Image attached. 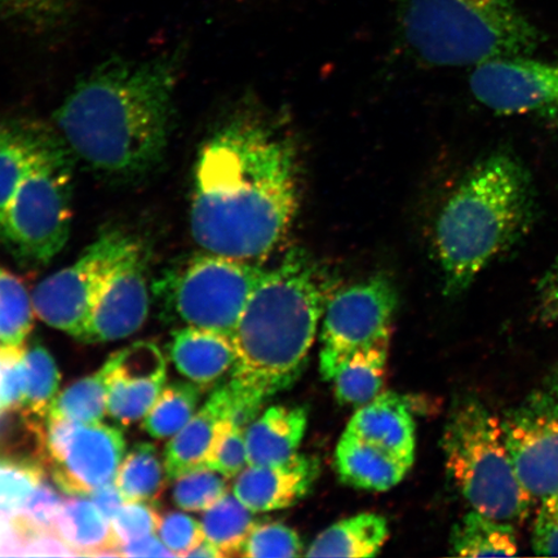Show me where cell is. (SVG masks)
Wrapping results in <instances>:
<instances>
[{
  "label": "cell",
  "instance_id": "6da1fadb",
  "mask_svg": "<svg viewBox=\"0 0 558 558\" xmlns=\"http://www.w3.org/2000/svg\"><path fill=\"white\" fill-rule=\"evenodd\" d=\"M294 146L236 120L207 140L195 166L191 232L207 253L254 262L274 253L299 207Z\"/></svg>",
  "mask_w": 558,
  "mask_h": 558
},
{
  "label": "cell",
  "instance_id": "7a4b0ae2",
  "mask_svg": "<svg viewBox=\"0 0 558 558\" xmlns=\"http://www.w3.org/2000/svg\"><path fill=\"white\" fill-rule=\"evenodd\" d=\"M177 93L173 60H111L76 85L54 113L73 158L105 177L150 172L169 145Z\"/></svg>",
  "mask_w": 558,
  "mask_h": 558
},
{
  "label": "cell",
  "instance_id": "3957f363",
  "mask_svg": "<svg viewBox=\"0 0 558 558\" xmlns=\"http://www.w3.org/2000/svg\"><path fill=\"white\" fill-rule=\"evenodd\" d=\"M330 281L303 250L265 270L233 337L235 364L228 386L232 421L247 428L265 401L303 374L330 299Z\"/></svg>",
  "mask_w": 558,
  "mask_h": 558
},
{
  "label": "cell",
  "instance_id": "277c9868",
  "mask_svg": "<svg viewBox=\"0 0 558 558\" xmlns=\"http://www.w3.org/2000/svg\"><path fill=\"white\" fill-rule=\"evenodd\" d=\"M532 174L507 150L480 160L460 181L436 222V253L444 292L459 296L533 228Z\"/></svg>",
  "mask_w": 558,
  "mask_h": 558
},
{
  "label": "cell",
  "instance_id": "5b68a950",
  "mask_svg": "<svg viewBox=\"0 0 558 558\" xmlns=\"http://www.w3.org/2000/svg\"><path fill=\"white\" fill-rule=\"evenodd\" d=\"M404 44L424 64L477 66L530 56L538 29L514 0H395Z\"/></svg>",
  "mask_w": 558,
  "mask_h": 558
},
{
  "label": "cell",
  "instance_id": "8992f818",
  "mask_svg": "<svg viewBox=\"0 0 558 558\" xmlns=\"http://www.w3.org/2000/svg\"><path fill=\"white\" fill-rule=\"evenodd\" d=\"M441 446L446 470L474 511L512 525L529 518L535 499L513 469L500 417L483 401L465 397L456 404Z\"/></svg>",
  "mask_w": 558,
  "mask_h": 558
},
{
  "label": "cell",
  "instance_id": "52a82bcc",
  "mask_svg": "<svg viewBox=\"0 0 558 558\" xmlns=\"http://www.w3.org/2000/svg\"><path fill=\"white\" fill-rule=\"evenodd\" d=\"M73 156L56 132L41 129L37 149L5 214L0 240L26 265H46L69 240L73 220Z\"/></svg>",
  "mask_w": 558,
  "mask_h": 558
},
{
  "label": "cell",
  "instance_id": "ba28073f",
  "mask_svg": "<svg viewBox=\"0 0 558 558\" xmlns=\"http://www.w3.org/2000/svg\"><path fill=\"white\" fill-rule=\"evenodd\" d=\"M265 274L254 262L202 253L172 263L153 279L160 319L233 339L244 308Z\"/></svg>",
  "mask_w": 558,
  "mask_h": 558
},
{
  "label": "cell",
  "instance_id": "9c48e42d",
  "mask_svg": "<svg viewBox=\"0 0 558 558\" xmlns=\"http://www.w3.org/2000/svg\"><path fill=\"white\" fill-rule=\"evenodd\" d=\"M137 243L124 230H104L78 259L35 288L32 296L35 316L53 329L80 339L105 286Z\"/></svg>",
  "mask_w": 558,
  "mask_h": 558
},
{
  "label": "cell",
  "instance_id": "30bf717a",
  "mask_svg": "<svg viewBox=\"0 0 558 558\" xmlns=\"http://www.w3.org/2000/svg\"><path fill=\"white\" fill-rule=\"evenodd\" d=\"M399 306L395 284L384 275L349 286L329 299L320 333L319 372L333 380L355 352L392 335Z\"/></svg>",
  "mask_w": 558,
  "mask_h": 558
},
{
  "label": "cell",
  "instance_id": "8fae6325",
  "mask_svg": "<svg viewBox=\"0 0 558 558\" xmlns=\"http://www.w3.org/2000/svg\"><path fill=\"white\" fill-rule=\"evenodd\" d=\"M125 452L122 430L100 423L82 424L47 417L45 465L66 495L89 497L113 483Z\"/></svg>",
  "mask_w": 558,
  "mask_h": 558
},
{
  "label": "cell",
  "instance_id": "7c38bea8",
  "mask_svg": "<svg viewBox=\"0 0 558 558\" xmlns=\"http://www.w3.org/2000/svg\"><path fill=\"white\" fill-rule=\"evenodd\" d=\"M501 432L526 492L534 499L558 494V393L553 389L529 395L500 417Z\"/></svg>",
  "mask_w": 558,
  "mask_h": 558
},
{
  "label": "cell",
  "instance_id": "4fadbf2b",
  "mask_svg": "<svg viewBox=\"0 0 558 558\" xmlns=\"http://www.w3.org/2000/svg\"><path fill=\"white\" fill-rule=\"evenodd\" d=\"M470 87L494 113L558 114V59L500 58L473 68Z\"/></svg>",
  "mask_w": 558,
  "mask_h": 558
},
{
  "label": "cell",
  "instance_id": "5bb4252c",
  "mask_svg": "<svg viewBox=\"0 0 558 558\" xmlns=\"http://www.w3.org/2000/svg\"><path fill=\"white\" fill-rule=\"evenodd\" d=\"M150 256L138 241L97 300L80 341L110 343L130 338L145 324L153 298Z\"/></svg>",
  "mask_w": 558,
  "mask_h": 558
},
{
  "label": "cell",
  "instance_id": "9a60e30c",
  "mask_svg": "<svg viewBox=\"0 0 558 558\" xmlns=\"http://www.w3.org/2000/svg\"><path fill=\"white\" fill-rule=\"evenodd\" d=\"M167 361L151 341H137L114 353L109 376L108 414L122 425L143 421L166 386Z\"/></svg>",
  "mask_w": 558,
  "mask_h": 558
},
{
  "label": "cell",
  "instance_id": "2e32d148",
  "mask_svg": "<svg viewBox=\"0 0 558 558\" xmlns=\"http://www.w3.org/2000/svg\"><path fill=\"white\" fill-rule=\"evenodd\" d=\"M318 474L317 459L296 453L279 464L247 465L236 477L233 494L254 514L281 511L302 500Z\"/></svg>",
  "mask_w": 558,
  "mask_h": 558
},
{
  "label": "cell",
  "instance_id": "e0dca14e",
  "mask_svg": "<svg viewBox=\"0 0 558 558\" xmlns=\"http://www.w3.org/2000/svg\"><path fill=\"white\" fill-rule=\"evenodd\" d=\"M362 441L376 446L401 462L413 466L415 424L408 404L393 392H381L362 404L345 429Z\"/></svg>",
  "mask_w": 558,
  "mask_h": 558
},
{
  "label": "cell",
  "instance_id": "ac0fdd59",
  "mask_svg": "<svg viewBox=\"0 0 558 558\" xmlns=\"http://www.w3.org/2000/svg\"><path fill=\"white\" fill-rule=\"evenodd\" d=\"M233 404L228 384L216 388L185 427L171 437L163 453L169 480L174 481L183 474L205 469L216 430L225 418L232 415Z\"/></svg>",
  "mask_w": 558,
  "mask_h": 558
},
{
  "label": "cell",
  "instance_id": "d6986e66",
  "mask_svg": "<svg viewBox=\"0 0 558 558\" xmlns=\"http://www.w3.org/2000/svg\"><path fill=\"white\" fill-rule=\"evenodd\" d=\"M169 351L178 372L205 390L232 372L235 364L233 340L198 327L174 330Z\"/></svg>",
  "mask_w": 558,
  "mask_h": 558
},
{
  "label": "cell",
  "instance_id": "ffe728a7",
  "mask_svg": "<svg viewBox=\"0 0 558 558\" xmlns=\"http://www.w3.org/2000/svg\"><path fill=\"white\" fill-rule=\"evenodd\" d=\"M308 413L304 408L271 407L246 428L248 465H271L296 456Z\"/></svg>",
  "mask_w": 558,
  "mask_h": 558
},
{
  "label": "cell",
  "instance_id": "44dd1931",
  "mask_svg": "<svg viewBox=\"0 0 558 558\" xmlns=\"http://www.w3.org/2000/svg\"><path fill=\"white\" fill-rule=\"evenodd\" d=\"M335 469L341 483L360 490L381 493L399 485L411 466L344 432L335 456Z\"/></svg>",
  "mask_w": 558,
  "mask_h": 558
},
{
  "label": "cell",
  "instance_id": "7402d4cb",
  "mask_svg": "<svg viewBox=\"0 0 558 558\" xmlns=\"http://www.w3.org/2000/svg\"><path fill=\"white\" fill-rule=\"evenodd\" d=\"M54 532L76 556L120 557L110 521L88 497L69 495L65 498Z\"/></svg>",
  "mask_w": 558,
  "mask_h": 558
},
{
  "label": "cell",
  "instance_id": "603a6c76",
  "mask_svg": "<svg viewBox=\"0 0 558 558\" xmlns=\"http://www.w3.org/2000/svg\"><path fill=\"white\" fill-rule=\"evenodd\" d=\"M389 538L388 522L378 513H360L324 530L306 557H374Z\"/></svg>",
  "mask_w": 558,
  "mask_h": 558
},
{
  "label": "cell",
  "instance_id": "cb8c5ba5",
  "mask_svg": "<svg viewBox=\"0 0 558 558\" xmlns=\"http://www.w3.org/2000/svg\"><path fill=\"white\" fill-rule=\"evenodd\" d=\"M389 337L355 352L335 376V397L343 407L361 408L383 392L386 384Z\"/></svg>",
  "mask_w": 558,
  "mask_h": 558
},
{
  "label": "cell",
  "instance_id": "d4e9b609",
  "mask_svg": "<svg viewBox=\"0 0 558 558\" xmlns=\"http://www.w3.org/2000/svg\"><path fill=\"white\" fill-rule=\"evenodd\" d=\"M450 547L451 554L460 557L515 556L519 539L512 523L472 509L453 526Z\"/></svg>",
  "mask_w": 558,
  "mask_h": 558
},
{
  "label": "cell",
  "instance_id": "484cf974",
  "mask_svg": "<svg viewBox=\"0 0 558 558\" xmlns=\"http://www.w3.org/2000/svg\"><path fill=\"white\" fill-rule=\"evenodd\" d=\"M41 128L0 121V228L39 142Z\"/></svg>",
  "mask_w": 558,
  "mask_h": 558
},
{
  "label": "cell",
  "instance_id": "4316f807",
  "mask_svg": "<svg viewBox=\"0 0 558 558\" xmlns=\"http://www.w3.org/2000/svg\"><path fill=\"white\" fill-rule=\"evenodd\" d=\"M167 472L156 445L140 442L122 460L114 483L125 501H156L166 488Z\"/></svg>",
  "mask_w": 558,
  "mask_h": 558
},
{
  "label": "cell",
  "instance_id": "83f0119b",
  "mask_svg": "<svg viewBox=\"0 0 558 558\" xmlns=\"http://www.w3.org/2000/svg\"><path fill=\"white\" fill-rule=\"evenodd\" d=\"M114 366V354L95 374L86 376L56 397L47 417L94 424L108 414L109 376Z\"/></svg>",
  "mask_w": 558,
  "mask_h": 558
},
{
  "label": "cell",
  "instance_id": "f1b7e54d",
  "mask_svg": "<svg viewBox=\"0 0 558 558\" xmlns=\"http://www.w3.org/2000/svg\"><path fill=\"white\" fill-rule=\"evenodd\" d=\"M204 392V388L192 381L167 384L148 414L143 417L142 428L156 439L178 435L197 413Z\"/></svg>",
  "mask_w": 558,
  "mask_h": 558
},
{
  "label": "cell",
  "instance_id": "f546056e",
  "mask_svg": "<svg viewBox=\"0 0 558 558\" xmlns=\"http://www.w3.org/2000/svg\"><path fill=\"white\" fill-rule=\"evenodd\" d=\"M253 514L234 494L228 493L205 511L201 521L205 539L214 544L225 557L241 555L244 542L255 525Z\"/></svg>",
  "mask_w": 558,
  "mask_h": 558
},
{
  "label": "cell",
  "instance_id": "4dcf8cb0",
  "mask_svg": "<svg viewBox=\"0 0 558 558\" xmlns=\"http://www.w3.org/2000/svg\"><path fill=\"white\" fill-rule=\"evenodd\" d=\"M34 314L33 299L24 283L0 265V347H24Z\"/></svg>",
  "mask_w": 558,
  "mask_h": 558
},
{
  "label": "cell",
  "instance_id": "1f68e13d",
  "mask_svg": "<svg viewBox=\"0 0 558 558\" xmlns=\"http://www.w3.org/2000/svg\"><path fill=\"white\" fill-rule=\"evenodd\" d=\"M26 400L24 410L46 421L56 397L59 396L60 372L48 349L34 341L25 345Z\"/></svg>",
  "mask_w": 558,
  "mask_h": 558
},
{
  "label": "cell",
  "instance_id": "d6a6232c",
  "mask_svg": "<svg viewBox=\"0 0 558 558\" xmlns=\"http://www.w3.org/2000/svg\"><path fill=\"white\" fill-rule=\"evenodd\" d=\"M46 471L35 460L0 453V513L16 519L34 488L46 477Z\"/></svg>",
  "mask_w": 558,
  "mask_h": 558
},
{
  "label": "cell",
  "instance_id": "836d02e7",
  "mask_svg": "<svg viewBox=\"0 0 558 558\" xmlns=\"http://www.w3.org/2000/svg\"><path fill=\"white\" fill-rule=\"evenodd\" d=\"M228 494L227 478L220 473L201 469L174 480L172 500L186 512H205Z\"/></svg>",
  "mask_w": 558,
  "mask_h": 558
},
{
  "label": "cell",
  "instance_id": "e575fe53",
  "mask_svg": "<svg viewBox=\"0 0 558 558\" xmlns=\"http://www.w3.org/2000/svg\"><path fill=\"white\" fill-rule=\"evenodd\" d=\"M73 0H0V15L32 32L60 26L72 11Z\"/></svg>",
  "mask_w": 558,
  "mask_h": 558
},
{
  "label": "cell",
  "instance_id": "d590c367",
  "mask_svg": "<svg viewBox=\"0 0 558 558\" xmlns=\"http://www.w3.org/2000/svg\"><path fill=\"white\" fill-rule=\"evenodd\" d=\"M247 465L246 428L234 423L229 416L216 430L205 469L218 472L226 478H233Z\"/></svg>",
  "mask_w": 558,
  "mask_h": 558
},
{
  "label": "cell",
  "instance_id": "8d00e7d4",
  "mask_svg": "<svg viewBox=\"0 0 558 558\" xmlns=\"http://www.w3.org/2000/svg\"><path fill=\"white\" fill-rule=\"evenodd\" d=\"M303 554V543L294 529L279 522L255 523L241 550L253 558H291Z\"/></svg>",
  "mask_w": 558,
  "mask_h": 558
},
{
  "label": "cell",
  "instance_id": "74e56055",
  "mask_svg": "<svg viewBox=\"0 0 558 558\" xmlns=\"http://www.w3.org/2000/svg\"><path fill=\"white\" fill-rule=\"evenodd\" d=\"M65 498L48 483L46 477L34 488L31 497L19 513L15 521L20 533L54 532L56 520L59 518Z\"/></svg>",
  "mask_w": 558,
  "mask_h": 558
},
{
  "label": "cell",
  "instance_id": "f35d334b",
  "mask_svg": "<svg viewBox=\"0 0 558 558\" xmlns=\"http://www.w3.org/2000/svg\"><path fill=\"white\" fill-rule=\"evenodd\" d=\"M155 505L150 501H125L110 521L118 553L124 544L158 533L160 514Z\"/></svg>",
  "mask_w": 558,
  "mask_h": 558
},
{
  "label": "cell",
  "instance_id": "ab89813d",
  "mask_svg": "<svg viewBox=\"0 0 558 558\" xmlns=\"http://www.w3.org/2000/svg\"><path fill=\"white\" fill-rule=\"evenodd\" d=\"M25 400V345L0 347V415L23 410Z\"/></svg>",
  "mask_w": 558,
  "mask_h": 558
},
{
  "label": "cell",
  "instance_id": "60d3db41",
  "mask_svg": "<svg viewBox=\"0 0 558 558\" xmlns=\"http://www.w3.org/2000/svg\"><path fill=\"white\" fill-rule=\"evenodd\" d=\"M157 534L177 557H186L194 547L205 541L202 522L183 512L160 514Z\"/></svg>",
  "mask_w": 558,
  "mask_h": 558
},
{
  "label": "cell",
  "instance_id": "b9f144b4",
  "mask_svg": "<svg viewBox=\"0 0 558 558\" xmlns=\"http://www.w3.org/2000/svg\"><path fill=\"white\" fill-rule=\"evenodd\" d=\"M532 546L535 555L558 557V494L541 500Z\"/></svg>",
  "mask_w": 558,
  "mask_h": 558
},
{
  "label": "cell",
  "instance_id": "7bdbcfd3",
  "mask_svg": "<svg viewBox=\"0 0 558 558\" xmlns=\"http://www.w3.org/2000/svg\"><path fill=\"white\" fill-rule=\"evenodd\" d=\"M534 313L541 324L558 330V256L536 288Z\"/></svg>",
  "mask_w": 558,
  "mask_h": 558
},
{
  "label": "cell",
  "instance_id": "ee69618b",
  "mask_svg": "<svg viewBox=\"0 0 558 558\" xmlns=\"http://www.w3.org/2000/svg\"><path fill=\"white\" fill-rule=\"evenodd\" d=\"M23 536L21 556H76L56 532H27Z\"/></svg>",
  "mask_w": 558,
  "mask_h": 558
},
{
  "label": "cell",
  "instance_id": "f6af8a7d",
  "mask_svg": "<svg viewBox=\"0 0 558 558\" xmlns=\"http://www.w3.org/2000/svg\"><path fill=\"white\" fill-rule=\"evenodd\" d=\"M97 508L109 521L113 520L114 515L125 504L120 488L117 487L114 481L107 485L97 487L96 490L89 494Z\"/></svg>",
  "mask_w": 558,
  "mask_h": 558
},
{
  "label": "cell",
  "instance_id": "bcb514c9",
  "mask_svg": "<svg viewBox=\"0 0 558 558\" xmlns=\"http://www.w3.org/2000/svg\"><path fill=\"white\" fill-rule=\"evenodd\" d=\"M120 557H174L158 534L144 539L124 544L120 548Z\"/></svg>",
  "mask_w": 558,
  "mask_h": 558
},
{
  "label": "cell",
  "instance_id": "7dc6e473",
  "mask_svg": "<svg viewBox=\"0 0 558 558\" xmlns=\"http://www.w3.org/2000/svg\"><path fill=\"white\" fill-rule=\"evenodd\" d=\"M23 536L15 521L0 513V556H21Z\"/></svg>",
  "mask_w": 558,
  "mask_h": 558
},
{
  "label": "cell",
  "instance_id": "c3c4849f",
  "mask_svg": "<svg viewBox=\"0 0 558 558\" xmlns=\"http://www.w3.org/2000/svg\"><path fill=\"white\" fill-rule=\"evenodd\" d=\"M186 557H204V558H220L225 557L214 544L208 541H202L197 547H194Z\"/></svg>",
  "mask_w": 558,
  "mask_h": 558
},
{
  "label": "cell",
  "instance_id": "681fc988",
  "mask_svg": "<svg viewBox=\"0 0 558 558\" xmlns=\"http://www.w3.org/2000/svg\"><path fill=\"white\" fill-rule=\"evenodd\" d=\"M547 388L553 389L558 393V367L553 374H550Z\"/></svg>",
  "mask_w": 558,
  "mask_h": 558
}]
</instances>
